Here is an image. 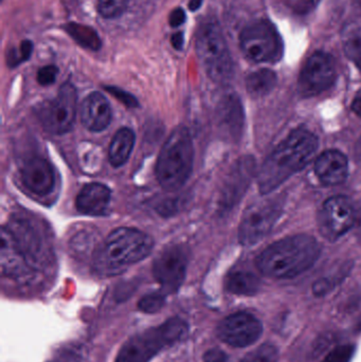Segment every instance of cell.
I'll return each instance as SVG.
<instances>
[{
	"instance_id": "cell-25",
	"label": "cell",
	"mask_w": 361,
	"mask_h": 362,
	"mask_svg": "<svg viewBox=\"0 0 361 362\" xmlns=\"http://www.w3.org/2000/svg\"><path fill=\"white\" fill-rule=\"evenodd\" d=\"M84 146H80V163L83 171L87 174H95L93 172L97 171L101 165L102 156L103 153L100 150V146L95 144L84 142Z\"/></svg>"
},
{
	"instance_id": "cell-10",
	"label": "cell",
	"mask_w": 361,
	"mask_h": 362,
	"mask_svg": "<svg viewBox=\"0 0 361 362\" xmlns=\"http://www.w3.org/2000/svg\"><path fill=\"white\" fill-rule=\"evenodd\" d=\"M336 80V66L329 53L315 52L307 59L299 76V93L303 97H314L328 90Z\"/></svg>"
},
{
	"instance_id": "cell-2",
	"label": "cell",
	"mask_w": 361,
	"mask_h": 362,
	"mask_svg": "<svg viewBox=\"0 0 361 362\" xmlns=\"http://www.w3.org/2000/svg\"><path fill=\"white\" fill-rule=\"evenodd\" d=\"M319 146L311 132L297 129L277 146L259 174V189L263 195L275 191L297 172L307 167Z\"/></svg>"
},
{
	"instance_id": "cell-5",
	"label": "cell",
	"mask_w": 361,
	"mask_h": 362,
	"mask_svg": "<svg viewBox=\"0 0 361 362\" xmlns=\"http://www.w3.org/2000/svg\"><path fill=\"white\" fill-rule=\"evenodd\" d=\"M188 334V322L179 317H173L158 327L129 338L114 362H150L165 349L179 344Z\"/></svg>"
},
{
	"instance_id": "cell-29",
	"label": "cell",
	"mask_w": 361,
	"mask_h": 362,
	"mask_svg": "<svg viewBox=\"0 0 361 362\" xmlns=\"http://www.w3.org/2000/svg\"><path fill=\"white\" fill-rule=\"evenodd\" d=\"M165 304V293H150L140 299L138 302V310L146 314H156L159 310H162Z\"/></svg>"
},
{
	"instance_id": "cell-6",
	"label": "cell",
	"mask_w": 361,
	"mask_h": 362,
	"mask_svg": "<svg viewBox=\"0 0 361 362\" xmlns=\"http://www.w3.org/2000/svg\"><path fill=\"white\" fill-rule=\"evenodd\" d=\"M196 52L206 74L212 81L226 84L232 78V57L216 21H207L199 28L196 34Z\"/></svg>"
},
{
	"instance_id": "cell-34",
	"label": "cell",
	"mask_w": 361,
	"mask_h": 362,
	"mask_svg": "<svg viewBox=\"0 0 361 362\" xmlns=\"http://www.w3.org/2000/svg\"><path fill=\"white\" fill-rule=\"evenodd\" d=\"M335 285H336L335 281L326 278L320 279V280L316 281L315 284H314V293H315L317 297H322V296L330 293V291L334 288Z\"/></svg>"
},
{
	"instance_id": "cell-27",
	"label": "cell",
	"mask_w": 361,
	"mask_h": 362,
	"mask_svg": "<svg viewBox=\"0 0 361 362\" xmlns=\"http://www.w3.org/2000/svg\"><path fill=\"white\" fill-rule=\"evenodd\" d=\"M131 0H97V12L104 18H116L126 10Z\"/></svg>"
},
{
	"instance_id": "cell-13",
	"label": "cell",
	"mask_w": 361,
	"mask_h": 362,
	"mask_svg": "<svg viewBox=\"0 0 361 362\" xmlns=\"http://www.w3.org/2000/svg\"><path fill=\"white\" fill-rule=\"evenodd\" d=\"M218 337L233 348H246L256 344L263 334V325L254 315L235 313L220 321Z\"/></svg>"
},
{
	"instance_id": "cell-8",
	"label": "cell",
	"mask_w": 361,
	"mask_h": 362,
	"mask_svg": "<svg viewBox=\"0 0 361 362\" xmlns=\"http://www.w3.org/2000/svg\"><path fill=\"white\" fill-rule=\"evenodd\" d=\"M284 202L285 198L280 194L250 206L239 225V243L244 246H252L269 234L283 213Z\"/></svg>"
},
{
	"instance_id": "cell-4",
	"label": "cell",
	"mask_w": 361,
	"mask_h": 362,
	"mask_svg": "<svg viewBox=\"0 0 361 362\" xmlns=\"http://www.w3.org/2000/svg\"><path fill=\"white\" fill-rule=\"evenodd\" d=\"M193 163L194 146L190 132L182 125L176 127L163 144L157 160L159 185L167 191L179 189L192 174Z\"/></svg>"
},
{
	"instance_id": "cell-28",
	"label": "cell",
	"mask_w": 361,
	"mask_h": 362,
	"mask_svg": "<svg viewBox=\"0 0 361 362\" xmlns=\"http://www.w3.org/2000/svg\"><path fill=\"white\" fill-rule=\"evenodd\" d=\"M279 352L273 344H263L256 350L248 353L239 362H278Z\"/></svg>"
},
{
	"instance_id": "cell-16",
	"label": "cell",
	"mask_w": 361,
	"mask_h": 362,
	"mask_svg": "<svg viewBox=\"0 0 361 362\" xmlns=\"http://www.w3.org/2000/svg\"><path fill=\"white\" fill-rule=\"evenodd\" d=\"M218 127L227 137L239 140L244 129V110L239 95L226 93L218 102L216 108Z\"/></svg>"
},
{
	"instance_id": "cell-17",
	"label": "cell",
	"mask_w": 361,
	"mask_h": 362,
	"mask_svg": "<svg viewBox=\"0 0 361 362\" xmlns=\"http://www.w3.org/2000/svg\"><path fill=\"white\" fill-rule=\"evenodd\" d=\"M21 180L28 189L38 196L47 195L54 187L52 167L46 159L40 157L25 161L21 169Z\"/></svg>"
},
{
	"instance_id": "cell-40",
	"label": "cell",
	"mask_w": 361,
	"mask_h": 362,
	"mask_svg": "<svg viewBox=\"0 0 361 362\" xmlns=\"http://www.w3.org/2000/svg\"><path fill=\"white\" fill-rule=\"evenodd\" d=\"M356 155H357L358 159L361 161V138L358 141L357 148H356Z\"/></svg>"
},
{
	"instance_id": "cell-23",
	"label": "cell",
	"mask_w": 361,
	"mask_h": 362,
	"mask_svg": "<svg viewBox=\"0 0 361 362\" xmlns=\"http://www.w3.org/2000/svg\"><path fill=\"white\" fill-rule=\"evenodd\" d=\"M277 85V74L271 69H260L247 76L246 87L254 97H264L273 90Z\"/></svg>"
},
{
	"instance_id": "cell-30",
	"label": "cell",
	"mask_w": 361,
	"mask_h": 362,
	"mask_svg": "<svg viewBox=\"0 0 361 362\" xmlns=\"http://www.w3.org/2000/svg\"><path fill=\"white\" fill-rule=\"evenodd\" d=\"M32 51H33V44L30 40H23L19 47L18 54L16 51H10L8 55V65L10 67H15L23 62L29 59L31 57Z\"/></svg>"
},
{
	"instance_id": "cell-26",
	"label": "cell",
	"mask_w": 361,
	"mask_h": 362,
	"mask_svg": "<svg viewBox=\"0 0 361 362\" xmlns=\"http://www.w3.org/2000/svg\"><path fill=\"white\" fill-rule=\"evenodd\" d=\"M343 51L348 59L361 70V31L356 28H350L343 37Z\"/></svg>"
},
{
	"instance_id": "cell-18",
	"label": "cell",
	"mask_w": 361,
	"mask_h": 362,
	"mask_svg": "<svg viewBox=\"0 0 361 362\" xmlns=\"http://www.w3.org/2000/svg\"><path fill=\"white\" fill-rule=\"evenodd\" d=\"M83 125L91 132L107 129L112 121V107L102 93H93L83 102L81 110Z\"/></svg>"
},
{
	"instance_id": "cell-11",
	"label": "cell",
	"mask_w": 361,
	"mask_h": 362,
	"mask_svg": "<svg viewBox=\"0 0 361 362\" xmlns=\"http://www.w3.org/2000/svg\"><path fill=\"white\" fill-rule=\"evenodd\" d=\"M356 213L351 200L345 196L329 198L318 215V225L324 238L336 240L355 223Z\"/></svg>"
},
{
	"instance_id": "cell-21",
	"label": "cell",
	"mask_w": 361,
	"mask_h": 362,
	"mask_svg": "<svg viewBox=\"0 0 361 362\" xmlns=\"http://www.w3.org/2000/svg\"><path fill=\"white\" fill-rule=\"evenodd\" d=\"M136 136L131 129L123 127L117 132L110 146L108 158L112 167H122L129 159L135 146Z\"/></svg>"
},
{
	"instance_id": "cell-1",
	"label": "cell",
	"mask_w": 361,
	"mask_h": 362,
	"mask_svg": "<svg viewBox=\"0 0 361 362\" xmlns=\"http://www.w3.org/2000/svg\"><path fill=\"white\" fill-rule=\"evenodd\" d=\"M321 248L309 234L288 236L267 247L256 257L261 274L277 280L296 278L313 267L319 259Z\"/></svg>"
},
{
	"instance_id": "cell-12",
	"label": "cell",
	"mask_w": 361,
	"mask_h": 362,
	"mask_svg": "<svg viewBox=\"0 0 361 362\" xmlns=\"http://www.w3.org/2000/svg\"><path fill=\"white\" fill-rule=\"evenodd\" d=\"M188 257L184 249L172 246L159 253L153 264V274L163 293H177L186 279Z\"/></svg>"
},
{
	"instance_id": "cell-9",
	"label": "cell",
	"mask_w": 361,
	"mask_h": 362,
	"mask_svg": "<svg viewBox=\"0 0 361 362\" xmlns=\"http://www.w3.org/2000/svg\"><path fill=\"white\" fill-rule=\"evenodd\" d=\"M78 95L70 83H65L54 99L40 106L38 118L45 131L54 135L67 133L73 127Z\"/></svg>"
},
{
	"instance_id": "cell-39",
	"label": "cell",
	"mask_w": 361,
	"mask_h": 362,
	"mask_svg": "<svg viewBox=\"0 0 361 362\" xmlns=\"http://www.w3.org/2000/svg\"><path fill=\"white\" fill-rule=\"evenodd\" d=\"M203 1V0H190V2H189V8H190L192 12H194V11H197L201 8Z\"/></svg>"
},
{
	"instance_id": "cell-24",
	"label": "cell",
	"mask_w": 361,
	"mask_h": 362,
	"mask_svg": "<svg viewBox=\"0 0 361 362\" xmlns=\"http://www.w3.org/2000/svg\"><path fill=\"white\" fill-rule=\"evenodd\" d=\"M68 34L84 48L90 50H99L101 48V40L95 30L81 23H71L67 25Z\"/></svg>"
},
{
	"instance_id": "cell-14",
	"label": "cell",
	"mask_w": 361,
	"mask_h": 362,
	"mask_svg": "<svg viewBox=\"0 0 361 362\" xmlns=\"http://www.w3.org/2000/svg\"><path fill=\"white\" fill-rule=\"evenodd\" d=\"M1 272L16 282H31L36 269L29 263L8 228L1 229Z\"/></svg>"
},
{
	"instance_id": "cell-41",
	"label": "cell",
	"mask_w": 361,
	"mask_h": 362,
	"mask_svg": "<svg viewBox=\"0 0 361 362\" xmlns=\"http://www.w3.org/2000/svg\"><path fill=\"white\" fill-rule=\"evenodd\" d=\"M358 1H360V6H361V0H358Z\"/></svg>"
},
{
	"instance_id": "cell-19",
	"label": "cell",
	"mask_w": 361,
	"mask_h": 362,
	"mask_svg": "<svg viewBox=\"0 0 361 362\" xmlns=\"http://www.w3.org/2000/svg\"><path fill=\"white\" fill-rule=\"evenodd\" d=\"M315 172L324 185H337L347 180L349 161L339 151H326L316 160Z\"/></svg>"
},
{
	"instance_id": "cell-33",
	"label": "cell",
	"mask_w": 361,
	"mask_h": 362,
	"mask_svg": "<svg viewBox=\"0 0 361 362\" xmlns=\"http://www.w3.org/2000/svg\"><path fill=\"white\" fill-rule=\"evenodd\" d=\"M106 90L108 93H112L114 95V98L120 100L124 105L127 107H137L138 101L134 95H129L126 91L122 90V89L117 88V87H106Z\"/></svg>"
},
{
	"instance_id": "cell-32",
	"label": "cell",
	"mask_w": 361,
	"mask_h": 362,
	"mask_svg": "<svg viewBox=\"0 0 361 362\" xmlns=\"http://www.w3.org/2000/svg\"><path fill=\"white\" fill-rule=\"evenodd\" d=\"M57 74H59V69L55 66H45V67L40 68L38 70L37 82L42 86H49V85L53 84L55 82Z\"/></svg>"
},
{
	"instance_id": "cell-22",
	"label": "cell",
	"mask_w": 361,
	"mask_h": 362,
	"mask_svg": "<svg viewBox=\"0 0 361 362\" xmlns=\"http://www.w3.org/2000/svg\"><path fill=\"white\" fill-rule=\"evenodd\" d=\"M261 281L254 272L233 270L227 276L225 287L229 293L237 296H254L260 289Z\"/></svg>"
},
{
	"instance_id": "cell-15",
	"label": "cell",
	"mask_w": 361,
	"mask_h": 362,
	"mask_svg": "<svg viewBox=\"0 0 361 362\" xmlns=\"http://www.w3.org/2000/svg\"><path fill=\"white\" fill-rule=\"evenodd\" d=\"M254 174L256 160L251 156L243 157L233 165L220 194V204L223 210H231L235 204H239L251 183Z\"/></svg>"
},
{
	"instance_id": "cell-20",
	"label": "cell",
	"mask_w": 361,
	"mask_h": 362,
	"mask_svg": "<svg viewBox=\"0 0 361 362\" xmlns=\"http://www.w3.org/2000/svg\"><path fill=\"white\" fill-rule=\"evenodd\" d=\"M112 197L110 187L102 183L93 182L85 185L76 200L78 212L91 216L104 214Z\"/></svg>"
},
{
	"instance_id": "cell-36",
	"label": "cell",
	"mask_w": 361,
	"mask_h": 362,
	"mask_svg": "<svg viewBox=\"0 0 361 362\" xmlns=\"http://www.w3.org/2000/svg\"><path fill=\"white\" fill-rule=\"evenodd\" d=\"M186 12H184V8H177L175 10L172 11L171 14H170V25L173 28L179 27L182 23L186 21Z\"/></svg>"
},
{
	"instance_id": "cell-38",
	"label": "cell",
	"mask_w": 361,
	"mask_h": 362,
	"mask_svg": "<svg viewBox=\"0 0 361 362\" xmlns=\"http://www.w3.org/2000/svg\"><path fill=\"white\" fill-rule=\"evenodd\" d=\"M352 110H353L357 116L361 117V91L356 95L353 102H352Z\"/></svg>"
},
{
	"instance_id": "cell-3",
	"label": "cell",
	"mask_w": 361,
	"mask_h": 362,
	"mask_svg": "<svg viewBox=\"0 0 361 362\" xmlns=\"http://www.w3.org/2000/svg\"><path fill=\"white\" fill-rule=\"evenodd\" d=\"M153 248L154 240L144 232L135 228H118L97 251L93 266L101 276H114L148 257Z\"/></svg>"
},
{
	"instance_id": "cell-31",
	"label": "cell",
	"mask_w": 361,
	"mask_h": 362,
	"mask_svg": "<svg viewBox=\"0 0 361 362\" xmlns=\"http://www.w3.org/2000/svg\"><path fill=\"white\" fill-rule=\"evenodd\" d=\"M354 352H355V348L351 344L337 346L332 352L329 353L324 362H350Z\"/></svg>"
},
{
	"instance_id": "cell-7",
	"label": "cell",
	"mask_w": 361,
	"mask_h": 362,
	"mask_svg": "<svg viewBox=\"0 0 361 362\" xmlns=\"http://www.w3.org/2000/svg\"><path fill=\"white\" fill-rule=\"evenodd\" d=\"M244 55L254 63H276L283 54V42L271 21L260 19L248 25L239 36Z\"/></svg>"
},
{
	"instance_id": "cell-35",
	"label": "cell",
	"mask_w": 361,
	"mask_h": 362,
	"mask_svg": "<svg viewBox=\"0 0 361 362\" xmlns=\"http://www.w3.org/2000/svg\"><path fill=\"white\" fill-rule=\"evenodd\" d=\"M203 362H229L226 353L218 349H211L203 355Z\"/></svg>"
},
{
	"instance_id": "cell-37",
	"label": "cell",
	"mask_w": 361,
	"mask_h": 362,
	"mask_svg": "<svg viewBox=\"0 0 361 362\" xmlns=\"http://www.w3.org/2000/svg\"><path fill=\"white\" fill-rule=\"evenodd\" d=\"M171 42L176 50H182L184 44V33H182V32H177V33L173 34V35H172Z\"/></svg>"
}]
</instances>
